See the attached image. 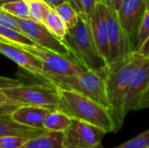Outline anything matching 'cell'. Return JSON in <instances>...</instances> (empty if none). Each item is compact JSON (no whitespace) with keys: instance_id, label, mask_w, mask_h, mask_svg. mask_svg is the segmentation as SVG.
Returning a JSON list of instances; mask_svg holds the SVG:
<instances>
[{"instance_id":"4316f807","label":"cell","mask_w":149,"mask_h":148,"mask_svg":"<svg viewBox=\"0 0 149 148\" xmlns=\"http://www.w3.org/2000/svg\"><path fill=\"white\" fill-rule=\"evenodd\" d=\"M81 3V7L83 10V12L87 19H89V17L91 16L92 12L94 10V7L99 0H79Z\"/></svg>"},{"instance_id":"7402d4cb","label":"cell","mask_w":149,"mask_h":148,"mask_svg":"<svg viewBox=\"0 0 149 148\" xmlns=\"http://www.w3.org/2000/svg\"><path fill=\"white\" fill-rule=\"evenodd\" d=\"M1 8L4 11L15 17L29 19V10H28L27 1H24V0L11 1V2L3 4Z\"/></svg>"},{"instance_id":"30bf717a","label":"cell","mask_w":149,"mask_h":148,"mask_svg":"<svg viewBox=\"0 0 149 148\" xmlns=\"http://www.w3.org/2000/svg\"><path fill=\"white\" fill-rule=\"evenodd\" d=\"M0 54L5 56L9 59L12 60L17 65L31 73L42 81V83L53 85L51 79L45 73L41 61L23 49L20 45H14L13 44H8L0 42ZM55 86V85H53Z\"/></svg>"},{"instance_id":"7c38bea8","label":"cell","mask_w":149,"mask_h":148,"mask_svg":"<svg viewBox=\"0 0 149 148\" xmlns=\"http://www.w3.org/2000/svg\"><path fill=\"white\" fill-rule=\"evenodd\" d=\"M107 23L109 42L108 64H111L121 59L131 52L129 51L127 38L120 23L117 11L109 3H107Z\"/></svg>"},{"instance_id":"e0dca14e","label":"cell","mask_w":149,"mask_h":148,"mask_svg":"<svg viewBox=\"0 0 149 148\" xmlns=\"http://www.w3.org/2000/svg\"><path fill=\"white\" fill-rule=\"evenodd\" d=\"M72 123V119L60 110L51 111L44 121L45 131L65 133Z\"/></svg>"},{"instance_id":"7a4b0ae2","label":"cell","mask_w":149,"mask_h":148,"mask_svg":"<svg viewBox=\"0 0 149 148\" xmlns=\"http://www.w3.org/2000/svg\"><path fill=\"white\" fill-rule=\"evenodd\" d=\"M59 110L72 120H81L103 129L107 133L117 132L112 113L96 101L74 91L57 87Z\"/></svg>"},{"instance_id":"1f68e13d","label":"cell","mask_w":149,"mask_h":148,"mask_svg":"<svg viewBox=\"0 0 149 148\" xmlns=\"http://www.w3.org/2000/svg\"><path fill=\"white\" fill-rule=\"evenodd\" d=\"M72 4V6L77 10V11L79 12V15L80 17H84L86 18V17L85 16L84 12H83V10H82V7H81V3H80V1L79 0H68Z\"/></svg>"},{"instance_id":"52a82bcc","label":"cell","mask_w":149,"mask_h":148,"mask_svg":"<svg viewBox=\"0 0 149 148\" xmlns=\"http://www.w3.org/2000/svg\"><path fill=\"white\" fill-rule=\"evenodd\" d=\"M20 46L41 61L44 72L46 75L68 76L86 71V69L78 62L52 51L44 49L37 44L32 46Z\"/></svg>"},{"instance_id":"ba28073f","label":"cell","mask_w":149,"mask_h":148,"mask_svg":"<svg viewBox=\"0 0 149 148\" xmlns=\"http://www.w3.org/2000/svg\"><path fill=\"white\" fill-rule=\"evenodd\" d=\"M146 11L145 0H125L117 10L130 52L135 51L137 35Z\"/></svg>"},{"instance_id":"3957f363","label":"cell","mask_w":149,"mask_h":148,"mask_svg":"<svg viewBox=\"0 0 149 148\" xmlns=\"http://www.w3.org/2000/svg\"><path fill=\"white\" fill-rule=\"evenodd\" d=\"M63 42L68 46L77 62L86 70L106 72L108 64L97 49L87 18L79 16L77 24L67 29Z\"/></svg>"},{"instance_id":"277c9868","label":"cell","mask_w":149,"mask_h":148,"mask_svg":"<svg viewBox=\"0 0 149 148\" xmlns=\"http://www.w3.org/2000/svg\"><path fill=\"white\" fill-rule=\"evenodd\" d=\"M105 72L86 70L74 75L47 76L56 87L74 91L84 95L100 104L112 113L111 104L107 92Z\"/></svg>"},{"instance_id":"ffe728a7","label":"cell","mask_w":149,"mask_h":148,"mask_svg":"<svg viewBox=\"0 0 149 148\" xmlns=\"http://www.w3.org/2000/svg\"><path fill=\"white\" fill-rule=\"evenodd\" d=\"M55 10L62 18L67 29L74 27L79 21V12L69 1H65L55 8Z\"/></svg>"},{"instance_id":"5bb4252c","label":"cell","mask_w":149,"mask_h":148,"mask_svg":"<svg viewBox=\"0 0 149 148\" xmlns=\"http://www.w3.org/2000/svg\"><path fill=\"white\" fill-rule=\"evenodd\" d=\"M49 112L51 111L38 106H20L10 116L16 122L21 125L38 130H45L44 121Z\"/></svg>"},{"instance_id":"6da1fadb","label":"cell","mask_w":149,"mask_h":148,"mask_svg":"<svg viewBox=\"0 0 149 148\" xmlns=\"http://www.w3.org/2000/svg\"><path fill=\"white\" fill-rule=\"evenodd\" d=\"M148 59L136 51L108 64L105 72L107 92L112 108V116L119 131L124 122L125 99L129 85L139 68Z\"/></svg>"},{"instance_id":"83f0119b","label":"cell","mask_w":149,"mask_h":148,"mask_svg":"<svg viewBox=\"0 0 149 148\" xmlns=\"http://www.w3.org/2000/svg\"><path fill=\"white\" fill-rule=\"evenodd\" d=\"M136 52H138L139 54H141L144 58L149 59V35L148 36V38L144 40L142 44L139 47V49L136 51Z\"/></svg>"},{"instance_id":"d6a6232c","label":"cell","mask_w":149,"mask_h":148,"mask_svg":"<svg viewBox=\"0 0 149 148\" xmlns=\"http://www.w3.org/2000/svg\"><path fill=\"white\" fill-rule=\"evenodd\" d=\"M125 0H109V3L116 10V11L120 8V6L122 5V3H124Z\"/></svg>"},{"instance_id":"5b68a950","label":"cell","mask_w":149,"mask_h":148,"mask_svg":"<svg viewBox=\"0 0 149 148\" xmlns=\"http://www.w3.org/2000/svg\"><path fill=\"white\" fill-rule=\"evenodd\" d=\"M0 91L16 101L19 106H32L49 111L59 110L57 87L46 84L23 85L6 84L0 85Z\"/></svg>"},{"instance_id":"e575fe53","label":"cell","mask_w":149,"mask_h":148,"mask_svg":"<svg viewBox=\"0 0 149 148\" xmlns=\"http://www.w3.org/2000/svg\"><path fill=\"white\" fill-rule=\"evenodd\" d=\"M11 1H15V0H0V8L2 7L3 4H4L6 3H9V2H11Z\"/></svg>"},{"instance_id":"8d00e7d4","label":"cell","mask_w":149,"mask_h":148,"mask_svg":"<svg viewBox=\"0 0 149 148\" xmlns=\"http://www.w3.org/2000/svg\"><path fill=\"white\" fill-rule=\"evenodd\" d=\"M145 4H146V10L149 9V0H145Z\"/></svg>"},{"instance_id":"f546056e","label":"cell","mask_w":149,"mask_h":148,"mask_svg":"<svg viewBox=\"0 0 149 148\" xmlns=\"http://www.w3.org/2000/svg\"><path fill=\"white\" fill-rule=\"evenodd\" d=\"M145 108H149V88L145 92V93L143 94L137 110L145 109Z\"/></svg>"},{"instance_id":"f35d334b","label":"cell","mask_w":149,"mask_h":148,"mask_svg":"<svg viewBox=\"0 0 149 148\" xmlns=\"http://www.w3.org/2000/svg\"><path fill=\"white\" fill-rule=\"evenodd\" d=\"M24 1H28V0H24Z\"/></svg>"},{"instance_id":"484cf974","label":"cell","mask_w":149,"mask_h":148,"mask_svg":"<svg viewBox=\"0 0 149 148\" xmlns=\"http://www.w3.org/2000/svg\"><path fill=\"white\" fill-rule=\"evenodd\" d=\"M0 24L12 28L17 31H19L17 17L6 11H4L2 8H0Z\"/></svg>"},{"instance_id":"836d02e7","label":"cell","mask_w":149,"mask_h":148,"mask_svg":"<svg viewBox=\"0 0 149 148\" xmlns=\"http://www.w3.org/2000/svg\"><path fill=\"white\" fill-rule=\"evenodd\" d=\"M51 7H52L53 9H55L57 6H58L60 3H64L65 1H68V0H45Z\"/></svg>"},{"instance_id":"2e32d148","label":"cell","mask_w":149,"mask_h":148,"mask_svg":"<svg viewBox=\"0 0 149 148\" xmlns=\"http://www.w3.org/2000/svg\"><path fill=\"white\" fill-rule=\"evenodd\" d=\"M23 148H68L65 133L44 131L39 135L27 140Z\"/></svg>"},{"instance_id":"603a6c76","label":"cell","mask_w":149,"mask_h":148,"mask_svg":"<svg viewBox=\"0 0 149 148\" xmlns=\"http://www.w3.org/2000/svg\"><path fill=\"white\" fill-rule=\"evenodd\" d=\"M113 148H149V129L135 138Z\"/></svg>"},{"instance_id":"74e56055","label":"cell","mask_w":149,"mask_h":148,"mask_svg":"<svg viewBox=\"0 0 149 148\" xmlns=\"http://www.w3.org/2000/svg\"><path fill=\"white\" fill-rule=\"evenodd\" d=\"M104 1H106V2H107V3L109 2V0H104Z\"/></svg>"},{"instance_id":"ac0fdd59","label":"cell","mask_w":149,"mask_h":148,"mask_svg":"<svg viewBox=\"0 0 149 148\" xmlns=\"http://www.w3.org/2000/svg\"><path fill=\"white\" fill-rule=\"evenodd\" d=\"M45 25L52 33H53L57 38L63 41L67 33V28L62 18L52 7L50 9L47 14Z\"/></svg>"},{"instance_id":"cb8c5ba5","label":"cell","mask_w":149,"mask_h":148,"mask_svg":"<svg viewBox=\"0 0 149 148\" xmlns=\"http://www.w3.org/2000/svg\"><path fill=\"white\" fill-rule=\"evenodd\" d=\"M28 140L19 136L0 137V148H23Z\"/></svg>"},{"instance_id":"d590c367","label":"cell","mask_w":149,"mask_h":148,"mask_svg":"<svg viewBox=\"0 0 149 148\" xmlns=\"http://www.w3.org/2000/svg\"><path fill=\"white\" fill-rule=\"evenodd\" d=\"M0 42H3V43H8V44H12L11 42H10L9 40L5 39L4 38H3V37H1V36H0Z\"/></svg>"},{"instance_id":"8fae6325","label":"cell","mask_w":149,"mask_h":148,"mask_svg":"<svg viewBox=\"0 0 149 148\" xmlns=\"http://www.w3.org/2000/svg\"><path fill=\"white\" fill-rule=\"evenodd\" d=\"M88 20L91 32L97 49L102 58L108 64L109 42L107 23V2L104 0H99Z\"/></svg>"},{"instance_id":"4dcf8cb0","label":"cell","mask_w":149,"mask_h":148,"mask_svg":"<svg viewBox=\"0 0 149 148\" xmlns=\"http://www.w3.org/2000/svg\"><path fill=\"white\" fill-rule=\"evenodd\" d=\"M3 105H16V106H19L16 101H14L13 99H11L6 94H4L3 92L0 91V106H3Z\"/></svg>"},{"instance_id":"44dd1931","label":"cell","mask_w":149,"mask_h":148,"mask_svg":"<svg viewBox=\"0 0 149 148\" xmlns=\"http://www.w3.org/2000/svg\"><path fill=\"white\" fill-rule=\"evenodd\" d=\"M0 36L11 42L14 45H35L36 44L21 31L0 24Z\"/></svg>"},{"instance_id":"d4e9b609","label":"cell","mask_w":149,"mask_h":148,"mask_svg":"<svg viewBox=\"0 0 149 148\" xmlns=\"http://www.w3.org/2000/svg\"><path fill=\"white\" fill-rule=\"evenodd\" d=\"M149 35V9H147L142 18V22L137 35L136 39V45H135V51L139 49V47L142 44L144 40L148 38Z\"/></svg>"},{"instance_id":"9a60e30c","label":"cell","mask_w":149,"mask_h":148,"mask_svg":"<svg viewBox=\"0 0 149 148\" xmlns=\"http://www.w3.org/2000/svg\"><path fill=\"white\" fill-rule=\"evenodd\" d=\"M45 130H38L16 122L10 114L0 115V137L19 136L27 139L34 138Z\"/></svg>"},{"instance_id":"4fadbf2b","label":"cell","mask_w":149,"mask_h":148,"mask_svg":"<svg viewBox=\"0 0 149 148\" xmlns=\"http://www.w3.org/2000/svg\"><path fill=\"white\" fill-rule=\"evenodd\" d=\"M149 88V59L139 68L127 90L124 113L127 115L132 111H137L145 92Z\"/></svg>"},{"instance_id":"f1b7e54d","label":"cell","mask_w":149,"mask_h":148,"mask_svg":"<svg viewBox=\"0 0 149 148\" xmlns=\"http://www.w3.org/2000/svg\"><path fill=\"white\" fill-rule=\"evenodd\" d=\"M19 106L16 105H3L0 106V115L11 114Z\"/></svg>"},{"instance_id":"d6986e66","label":"cell","mask_w":149,"mask_h":148,"mask_svg":"<svg viewBox=\"0 0 149 148\" xmlns=\"http://www.w3.org/2000/svg\"><path fill=\"white\" fill-rule=\"evenodd\" d=\"M29 19L45 25L47 14L52 8L45 0H28Z\"/></svg>"},{"instance_id":"8992f818","label":"cell","mask_w":149,"mask_h":148,"mask_svg":"<svg viewBox=\"0 0 149 148\" xmlns=\"http://www.w3.org/2000/svg\"><path fill=\"white\" fill-rule=\"evenodd\" d=\"M17 17L19 31L32 40L37 45L61 54L77 62L68 46L53 33H52L43 24L28 18Z\"/></svg>"},{"instance_id":"9c48e42d","label":"cell","mask_w":149,"mask_h":148,"mask_svg":"<svg viewBox=\"0 0 149 148\" xmlns=\"http://www.w3.org/2000/svg\"><path fill=\"white\" fill-rule=\"evenodd\" d=\"M107 133L92 124L72 120V123L65 133L68 148H101V140Z\"/></svg>"}]
</instances>
